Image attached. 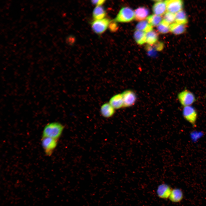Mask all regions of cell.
<instances>
[{"instance_id": "1", "label": "cell", "mask_w": 206, "mask_h": 206, "mask_svg": "<svg viewBox=\"0 0 206 206\" xmlns=\"http://www.w3.org/2000/svg\"><path fill=\"white\" fill-rule=\"evenodd\" d=\"M64 129V126L59 122L49 123L44 127L42 137H49L58 140L61 135Z\"/></svg>"}, {"instance_id": "2", "label": "cell", "mask_w": 206, "mask_h": 206, "mask_svg": "<svg viewBox=\"0 0 206 206\" xmlns=\"http://www.w3.org/2000/svg\"><path fill=\"white\" fill-rule=\"evenodd\" d=\"M135 18L134 12L129 7H122L114 20L116 22L125 23L130 22Z\"/></svg>"}, {"instance_id": "3", "label": "cell", "mask_w": 206, "mask_h": 206, "mask_svg": "<svg viewBox=\"0 0 206 206\" xmlns=\"http://www.w3.org/2000/svg\"><path fill=\"white\" fill-rule=\"evenodd\" d=\"M177 98L183 107L192 106L196 101L194 94L187 89H185L179 92L177 95Z\"/></svg>"}, {"instance_id": "4", "label": "cell", "mask_w": 206, "mask_h": 206, "mask_svg": "<svg viewBox=\"0 0 206 206\" xmlns=\"http://www.w3.org/2000/svg\"><path fill=\"white\" fill-rule=\"evenodd\" d=\"M111 21L107 18L94 20L91 23L92 29L98 35L101 34L109 27Z\"/></svg>"}, {"instance_id": "5", "label": "cell", "mask_w": 206, "mask_h": 206, "mask_svg": "<svg viewBox=\"0 0 206 206\" xmlns=\"http://www.w3.org/2000/svg\"><path fill=\"white\" fill-rule=\"evenodd\" d=\"M182 114L184 118L192 126H196L197 118V112L195 108L192 106L184 107Z\"/></svg>"}, {"instance_id": "6", "label": "cell", "mask_w": 206, "mask_h": 206, "mask_svg": "<svg viewBox=\"0 0 206 206\" xmlns=\"http://www.w3.org/2000/svg\"><path fill=\"white\" fill-rule=\"evenodd\" d=\"M58 140L49 137H42L41 145L46 154L50 156L56 147Z\"/></svg>"}, {"instance_id": "7", "label": "cell", "mask_w": 206, "mask_h": 206, "mask_svg": "<svg viewBox=\"0 0 206 206\" xmlns=\"http://www.w3.org/2000/svg\"><path fill=\"white\" fill-rule=\"evenodd\" d=\"M123 100V107L127 108L134 105L137 100L136 94L133 90H126L122 93Z\"/></svg>"}, {"instance_id": "8", "label": "cell", "mask_w": 206, "mask_h": 206, "mask_svg": "<svg viewBox=\"0 0 206 206\" xmlns=\"http://www.w3.org/2000/svg\"><path fill=\"white\" fill-rule=\"evenodd\" d=\"M167 12L175 14L182 10L183 3L180 0H167L165 1Z\"/></svg>"}, {"instance_id": "9", "label": "cell", "mask_w": 206, "mask_h": 206, "mask_svg": "<svg viewBox=\"0 0 206 206\" xmlns=\"http://www.w3.org/2000/svg\"><path fill=\"white\" fill-rule=\"evenodd\" d=\"M156 2L152 7V11L155 15L161 16L166 12L167 7L165 1H155Z\"/></svg>"}, {"instance_id": "10", "label": "cell", "mask_w": 206, "mask_h": 206, "mask_svg": "<svg viewBox=\"0 0 206 206\" xmlns=\"http://www.w3.org/2000/svg\"><path fill=\"white\" fill-rule=\"evenodd\" d=\"M172 189L170 186L163 184L158 187L157 193L159 197L163 199L169 198Z\"/></svg>"}, {"instance_id": "11", "label": "cell", "mask_w": 206, "mask_h": 206, "mask_svg": "<svg viewBox=\"0 0 206 206\" xmlns=\"http://www.w3.org/2000/svg\"><path fill=\"white\" fill-rule=\"evenodd\" d=\"M109 103L115 109L123 108V100L122 93L113 96L110 99Z\"/></svg>"}, {"instance_id": "12", "label": "cell", "mask_w": 206, "mask_h": 206, "mask_svg": "<svg viewBox=\"0 0 206 206\" xmlns=\"http://www.w3.org/2000/svg\"><path fill=\"white\" fill-rule=\"evenodd\" d=\"M149 13L148 9L146 7H139L136 9L134 11L135 19L138 21H143L146 18Z\"/></svg>"}, {"instance_id": "13", "label": "cell", "mask_w": 206, "mask_h": 206, "mask_svg": "<svg viewBox=\"0 0 206 206\" xmlns=\"http://www.w3.org/2000/svg\"><path fill=\"white\" fill-rule=\"evenodd\" d=\"M106 13L102 6H96L92 12V17L94 20H100L105 18Z\"/></svg>"}, {"instance_id": "14", "label": "cell", "mask_w": 206, "mask_h": 206, "mask_svg": "<svg viewBox=\"0 0 206 206\" xmlns=\"http://www.w3.org/2000/svg\"><path fill=\"white\" fill-rule=\"evenodd\" d=\"M115 109L109 103L103 104L101 107L100 112L102 115L106 118L112 116L115 113Z\"/></svg>"}, {"instance_id": "15", "label": "cell", "mask_w": 206, "mask_h": 206, "mask_svg": "<svg viewBox=\"0 0 206 206\" xmlns=\"http://www.w3.org/2000/svg\"><path fill=\"white\" fill-rule=\"evenodd\" d=\"M183 197L182 190L179 189L175 188L172 189L169 198L172 202L178 203L181 201Z\"/></svg>"}, {"instance_id": "16", "label": "cell", "mask_w": 206, "mask_h": 206, "mask_svg": "<svg viewBox=\"0 0 206 206\" xmlns=\"http://www.w3.org/2000/svg\"><path fill=\"white\" fill-rule=\"evenodd\" d=\"M170 31L175 35H179L184 33L186 30L185 25L173 23L170 25Z\"/></svg>"}, {"instance_id": "17", "label": "cell", "mask_w": 206, "mask_h": 206, "mask_svg": "<svg viewBox=\"0 0 206 206\" xmlns=\"http://www.w3.org/2000/svg\"><path fill=\"white\" fill-rule=\"evenodd\" d=\"M137 30L148 32L152 30V26L150 25L147 20H143L139 22L136 27Z\"/></svg>"}, {"instance_id": "18", "label": "cell", "mask_w": 206, "mask_h": 206, "mask_svg": "<svg viewBox=\"0 0 206 206\" xmlns=\"http://www.w3.org/2000/svg\"><path fill=\"white\" fill-rule=\"evenodd\" d=\"M158 37V33L152 30L146 34V42L149 45H153L157 42Z\"/></svg>"}, {"instance_id": "19", "label": "cell", "mask_w": 206, "mask_h": 206, "mask_svg": "<svg viewBox=\"0 0 206 206\" xmlns=\"http://www.w3.org/2000/svg\"><path fill=\"white\" fill-rule=\"evenodd\" d=\"M134 37L136 42L139 45L146 42V34L144 32L136 30L134 32Z\"/></svg>"}, {"instance_id": "20", "label": "cell", "mask_w": 206, "mask_h": 206, "mask_svg": "<svg viewBox=\"0 0 206 206\" xmlns=\"http://www.w3.org/2000/svg\"><path fill=\"white\" fill-rule=\"evenodd\" d=\"M175 23L185 25L187 22V17L182 10L175 14Z\"/></svg>"}, {"instance_id": "21", "label": "cell", "mask_w": 206, "mask_h": 206, "mask_svg": "<svg viewBox=\"0 0 206 206\" xmlns=\"http://www.w3.org/2000/svg\"><path fill=\"white\" fill-rule=\"evenodd\" d=\"M162 17L161 16L152 15L148 16L147 20L152 26H158L162 21Z\"/></svg>"}, {"instance_id": "22", "label": "cell", "mask_w": 206, "mask_h": 206, "mask_svg": "<svg viewBox=\"0 0 206 206\" xmlns=\"http://www.w3.org/2000/svg\"><path fill=\"white\" fill-rule=\"evenodd\" d=\"M170 24L164 20L157 26V30L159 33L165 34L170 31Z\"/></svg>"}, {"instance_id": "23", "label": "cell", "mask_w": 206, "mask_h": 206, "mask_svg": "<svg viewBox=\"0 0 206 206\" xmlns=\"http://www.w3.org/2000/svg\"><path fill=\"white\" fill-rule=\"evenodd\" d=\"M163 18V20L169 24H171L175 21V14L167 12L164 14Z\"/></svg>"}, {"instance_id": "24", "label": "cell", "mask_w": 206, "mask_h": 206, "mask_svg": "<svg viewBox=\"0 0 206 206\" xmlns=\"http://www.w3.org/2000/svg\"><path fill=\"white\" fill-rule=\"evenodd\" d=\"M145 48L149 55L151 56H155L157 51L152 45H147Z\"/></svg>"}, {"instance_id": "25", "label": "cell", "mask_w": 206, "mask_h": 206, "mask_svg": "<svg viewBox=\"0 0 206 206\" xmlns=\"http://www.w3.org/2000/svg\"><path fill=\"white\" fill-rule=\"evenodd\" d=\"M116 22L114 20L111 21L110 24L109 28L112 32L116 31L118 28V25Z\"/></svg>"}, {"instance_id": "26", "label": "cell", "mask_w": 206, "mask_h": 206, "mask_svg": "<svg viewBox=\"0 0 206 206\" xmlns=\"http://www.w3.org/2000/svg\"><path fill=\"white\" fill-rule=\"evenodd\" d=\"M153 46L157 51H160L163 48L164 45L162 42L158 41L153 44Z\"/></svg>"}, {"instance_id": "27", "label": "cell", "mask_w": 206, "mask_h": 206, "mask_svg": "<svg viewBox=\"0 0 206 206\" xmlns=\"http://www.w3.org/2000/svg\"><path fill=\"white\" fill-rule=\"evenodd\" d=\"M106 1L104 0H92L91 1L92 4L96 6L102 5Z\"/></svg>"}]
</instances>
